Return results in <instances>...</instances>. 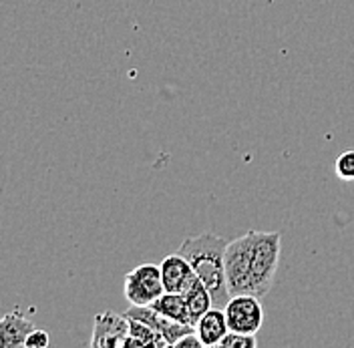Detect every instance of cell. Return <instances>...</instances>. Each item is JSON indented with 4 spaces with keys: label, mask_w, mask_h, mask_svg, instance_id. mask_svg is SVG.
<instances>
[{
    "label": "cell",
    "mask_w": 354,
    "mask_h": 348,
    "mask_svg": "<svg viewBox=\"0 0 354 348\" xmlns=\"http://www.w3.org/2000/svg\"><path fill=\"white\" fill-rule=\"evenodd\" d=\"M262 298L254 294H236L230 296L227 304L223 306L225 320L232 332L242 334H258V330L264 324V308Z\"/></svg>",
    "instance_id": "5"
},
{
    "label": "cell",
    "mask_w": 354,
    "mask_h": 348,
    "mask_svg": "<svg viewBox=\"0 0 354 348\" xmlns=\"http://www.w3.org/2000/svg\"><path fill=\"white\" fill-rule=\"evenodd\" d=\"M35 330V324L19 312H10L0 318V348L24 347L28 334Z\"/></svg>",
    "instance_id": "9"
},
{
    "label": "cell",
    "mask_w": 354,
    "mask_h": 348,
    "mask_svg": "<svg viewBox=\"0 0 354 348\" xmlns=\"http://www.w3.org/2000/svg\"><path fill=\"white\" fill-rule=\"evenodd\" d=\"M159 268H161V278H163L165 292L185 294L189 290V286L198 280V274L194 272L189 262L185 260L181 254L165 256L159 264Z\"/></svg>",
    "instance_id": "7"
},
{
    "label": "cell",
    "mask_w": 354,
    "mask_h": 348,
    "mask_svg": "<svg viewBox=\"0 0 354 348\" xmlns=\"http://www.w3.org/2000/svg\"><path fill=\"white\" fill-rule=\"evenodd\" d=\"M280 262V234L278 232H256L252 272H250V294L264 298L276 280Z\"/></svg>",
    "instance_id": "2"
},
{
    "label": "cell",
    "mask_w": 354,
    "mask_h": 348,
    "mask_svg": "<svg viewBox=\"0 0 354 348\" xmlns=\"http://www.w3.org/2000/svg\"><path fill=\"white\" fill-rule=\"evenodd\" d=\"M258 345L256 334H242V332H227L221 338L220 347L218 348H254Z\"/></svg>",
    "instance_id": "14"
},
{
    "label": "cell",
    "mask_w": 354,
    "mask_h": 348,
    "mask_svg": "<svg viewBox=\"0 0 354 348\" xmlns=\"http://www.w3.org/2000/svg\"><path fill=\"white\" fill-rule=\"evenodd\" d=\"M256 232H248L240 238L227 241L225 246V284L230 296L250 294V272H252V254H254Z\"/></svg>",
    "instance_id": "3"
},
{
    "label": "cell",
    "mask_w": 354,
    "mask_h": 348,
    "mask_svg": "<svg viewBox=\"0 0 354 348\" xmlns=\"http://www.w3.org/2000/svg\"><path fill=\"white\" fill-rule=\"evenodd\" d=\"M334 172L340 181H354V149L342 152L336 157Z\"/></svg>",
    "instance_id": "13"
},
{
    "label": "cell",
    "mask_w": 354,
    "mask_h": 348,
    "mask_svg": "<svg viewBox=\"0 0 354 348\" xmlns=\"http://www.w3.org/2000/svg\"><path fill=\"white\" fill-rule=\"evenodd\" d=\"M225 246H227L225 239H221L212 232H203L199 236H189L183 239L177 250V254H181L189 262L199 280L205 284V288L214 298V306L218 308H223L230 300V292L225 284V264H223Z\"/></svg>",
    "instance_id": "1"
},
{
    "label": "cell",
    "mask_w": 354,
    "mask_h": 348,
    "mask_svg": "<svg viewBox=\"0 0 354 348\" xmlns=\"http://www.w3.org/2000/svg\"><path fill=\"white\" fill-rule=\"evenodd\" d=\"M155 308L159 314L177 320V322H187L192 324V318H189V310H187V302H185V296L183 294H176V292H163L153 304H149ZM194 327V324H192Z\"/></svg>",
    "instance_id": "10"
},
{
    "label": "cell",
    "mask_w": 354,
    "mask_h": 348,
    "mask_svg": "<svg viewBox=\"0 0 354 348\" xmlns=\"http://www.w3.org/2000/svg\"><path fill=\"white\" fill-rule=\"evenodd\" d=\"M48 342H50V338H48V332H46V330H41V328H35V330L28 334V338H26L24 347L44 348V347H48Z\"/></svg>",
    "instance_id": "15"
},
{
    "label": "cell",
    "mask_w": 354,
    "mask_h": 348,
    "mask_svg": "<svg viewBox=\"0 0 354 348\" xmlns=\"http://www.w3.org/2000/svg\"><path fill=\"white\" fill-rule=\"evenodd\" d=\"M183 296H185V302H187V310H189L192 324L196 327L199 318H201L209 308H214V298H212L209 290L205 288V284L201 282L199 278L189 286V290H187Z\"/></svg>",
    "instance_id": "12"
},
{
    "label": "cell",
    "mask_w": 354,
    "mask_h": 348,
    "mask_svg": "<svg viewBox=\"0 0 354 348\" xmlns=\"http://www.w3.org/2000/svg\"><path fill=\"white\" fill-rule=\"evenodd\" d=\"M129 338V318L125 314L103 312L95 316L93 327V348H125Z\"/></svg>",
    "instance_id": "6"
},
{
    "label": "cell",
    "mask_w": 354,
    "mask_h": 348,
    "mask_svg": "<svg viewBox=\"0 0 354 348\" xmlns=\"http://www.w3.org/2000/svg\"><path fill=\"white\" fill-rule=\"evenodd\" d=\"M129 318V316H127ZM131 347H157L165 348L167 347V340L163 338V334L159 330H155L153 327L141 322V320H135L129 318V338L125 342V348Z\"/></svg>",
    "instance_id": "11"
},
{
    "label": "cell",
    "mask_w": 354,
    "mask_h": 348,
    "mask_svg": "<svg viewBox=\"0 0 354 348\" xmlns=\"http://www.w3.org/2000/svg\"><path fill=\"white\" fill-rule=\"evenodd\" d=\"M125 298L131 306H149L165 292L161 268L157 264H141L125 276Z\"/></svg>",
    "instance_id": "4"
},
{
    "label": "cell",
    "mask_w": 354,
    "mask_h": 348,
    "mask_svg": "<svg viewBox=\"0 0 354 348\" xmlns=\"http://www.w3.org/2000/svg\"><path fill=\"white\" fill-rule=\"evenodd\" d=\"M203 348L201 345V340H199L198 332H192V334H185L183 338H179L176 342V347L174 348Z\"/></svg>",
    "instance_id": "16"
},
{
    "label": "cell",
    "mask_w": 354,
    "mask_h": 348,
    "mask_svg": "<svg viewBox=\"0 0 354 348\" xmlns=\"http://www.w3.org/2000/svg\"><path fill=\"white\" fill-rule=\"evenodd\" d=\"M196 332H198L199 340H201L203 348L220 347L221 338L230 332L223 308H218V306L209 308V310L198 320Z\"/></svg>",
    "instance_id": "8"
}]
</instances>
